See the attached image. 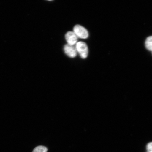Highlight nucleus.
<instances>
[{
    "label": "nucleus",
    "mask_w": 152,
    "mask_h": 152,
    "mask_svg": "<svg viewBox=\"0 0 152 152\" xmlns=\"http://www.w3.org/2000/svg\"><path fill=\"white\" fill-rule=\"evenodd\" d=\"M73 32L77 37L82 39H86L89 34L86 28L79 25H76L73 28Z\"/></svg>",
    "instance_id": "2"
},
{
    "label": "nucleus",
    "mask_w": 152,
    "mask_h": 152,
    "mask_svg": "<svg viewBox=\"0 0 152 152\" xmlns=\"http://www.w3.org/2000/svg\"><path fill=\"white\" fill-rule=\"evenodd\" d=\"M64 51L65 54L70 58H74L77 56V52L75 45L67 44L64 46Z\"/></svg>",
    "instance_id": "3"
},
{
    "label": "nucleus",
    "mask_w": 152,
    "mask_h": 152,
    "mask_svg": "<svg viewBox=\"0 0 152 152\" xmlns=\"http://www.w3.org/2000/svg\"><path fill=\"white\" fill-rule=\"evenodd\" d=\"M147 152H152V142H149L147 145Z\"/></svg>",
    "instance_id": "7"
},
{
    "label": "nucleus",
    "mask_w": 152,
    "mask_h": 152,
    "mask_svg": "<svg viewBox=\"0 0 152 152\" xmlns=\"http://www.w3.org/2000/svg\"><path fill=\"white\" fill-rule=\"evenodd\" d=\"M76 50L80 56L83 59L87 58L88 53V47L86 44L83 42H79L75 45Z\"/></svg>",
    "instance_id": "1"
},
{
    "label": "nucleus",
    "mask_w": 152,
    "mask_h": 152,
    "mask_svg": "<svg viewBox=\"0 0 152 152\" xmlns=\"http://www.w3.org/2000/svg\"><path fill=\"white\" fill-rule=\"evenodd\" d=\"M47 148L42 146H38L34 149L33 152H47Z\"/></svg>",
    "instance_id": "6"
},
{
    "label": "nucleus",
    "mask_w": 152,
    "mask_h": 152,
    "mask_svg": "<svg viewBox=\"0 0 152 152\" xmlns=\"http://www.w3.org/2000/svg\"><path fill=\"white\" fill-rule=\"evenodd\" d=\"M145 46L148 50L152 51V36L148 37L146 39Z\"/></svg>",
    "instance_id": "5"
},
{
    "label": "nucleus",
    "mask_w": 152,
    "mask_h": 152,
    "mask_svg": "<svg viewBox=\"0 0 152 152\" xmlns=\"http://www.w3.org/2000/svg\"><path fill=\"white\" fill-rule=\"evenodd\" d=\"M65 38L68 45H75L77 43L78 37L73 32H68L66 34Z\"/></svg>",
    "instance_id": "4"
}]
</instances>
